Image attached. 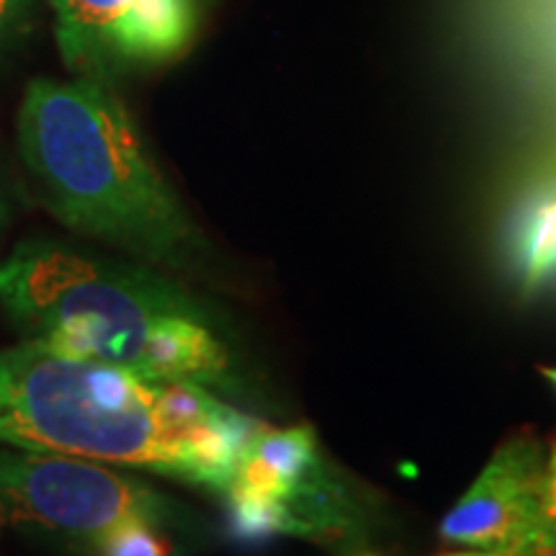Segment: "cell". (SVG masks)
<instances>
[{
    "mask_svg": "<svg viewBox=\"0 0 556 556\" xmlns=\"http://www.w3.org/2000/svg\"><path fill=\"white\" fill-rule=\"evenodd\" d=\"M255 422L197 381H160L34 340L0 351V446L148 469L222 492Z\"/></svg>",
    "mask_w": 556,
    "mask_h": 556,
    "instance_id": "obj_1",
    "label": "cell"
},
{
    "mask_svg": "<svg viewBox=\"0 0 556 556\" xmlns=\"http://www.w3.org/2000/svg\"><path fill=\"white\" fill-rule=\"evenodd\" d=\"M168 497L90 458L0 448V528L96 552L127 520L165 526Z\"/></svg>",
    "mask_w": 556,
    "mask_h": 556,
    "instance_id": "obj_4",
    "label": "cell"
},
{
    "mask_svg": "<svg viewBox=\"0 0 556 556\" xmlns=\"http://www.w3.org/2000/svg\"><path fill=\"white\" fill-rule=\"evenodd\" d=\"M539 554L556 556V443L548 446L544 486H541V526Z\"/></svg>",
    "mask_w": 556,
    "mask_h": 556,
    "instance_id": "obj_10",
    "label": "cell"
},
{
    "mask_svg": "<svg viewBox=\"0 0 556 556\" xmlns=\"http://www.w3.org/2000/svg\"><path fill=\"white\" fill-rule=\"evenodd\" d=\"M0 307L26 340L142 377L157 325L201 312L163 270L96 258L52 240H26L0 261Z\"/></svg>",
    "mask_w": 556,
    "mask_h": 556,
    "instance_id": "obj_3",
    "label": "cell"
},
{
    "mask_svg": "<svg viewBox=\"0 0 556 556\" xmlns=\"http://www.w3.org/2000/svg\"><path fill=\"white\" fill-rule=\"evenodd\" d=\"M29 0H0V50L18 29V21L24 16Z\"/></svg>",
    "mask_w": 556,
    "mask_h": 556,
    "instance_id": "obj_11",
    "label": "cell"
},
{
    "mask_svg": "<svg viewBox=\"0 0 556 556\" xmlns=\"http://www.w3.org/2000/svg\"><path fill=\"white\" fill-rule=\"evenodd\" d=\"M482 5L486 37L497 47H523L528 58L556 60V0H482Z\"/></svg>",
    "mask_w": 556,
    "mask_h": 556,
    "instance_id": "obj_8",
    "label": "cell"
},
{
    "mask_svg": "<svg viewBox=\"0 0 556 556\" xmlns=\"http://www.w3.org/2000/svg\"><path fill=\"white\" fill-rule=\"evenodd\" d=\"M546 227H548V235L556 240V204L546 208Z\"/></svg>",
    "mask_w": 556,
    "mask_h": 556,
    "instance_id": "obj_12",
    "label": "cell"
},
{
    "mask_svg": "<svg viewBox=\"0 0 556 556\" xmlns=\"http://www.w3.org/2000/svg\"><path fill=\"white\" fill-rule=\"evenodd\" d=\"M225 497L232 528L248 541L278 533L338 539L348 528L340 497L323 477L309 426L255 428Z\"/></svg>",
    "mask_w": 556,
    "mask_h": 556,
    "instance_id": "obj_5",
    "label": "cell"
},
{
    "mask_svg": "<svg viewBox=\"0 0 556 556\" xmlns=\"http://www.w3.org/2000/svg\"><path fill=\"white\" fill-rule=\"evenodd\" d=\"M96 556H170L168 541L160 536V526L148 520H127L116 526L96 546Z\"/></svg>",
    "mask_w": 556,
    "mask_h": 556,
    "instance_id": "obj_9",
    "label": "cell"
},
{
    "mask_svg": "<svg viewBox=\"0 0 556 556\" xmlns=\"http://www.w3.org/2000/svg\"><path fill=\"white\" fill-rule=\"evenodd\" d=\"M16 127L26 170L62 225L157 270L189 263L197 229L111 83L31 80Z\"/></svg>",
    "mask_w": 556,
    "mask_h": 556,
    "instance_id": "obj_2",
    "label": "cell"
},
{
    "mask_svg": "<svg viewBox=\"0 0 556 556\" xmlns=\"http://www.w3.org/2000/svg\"><path fill=\"white\" fill-rule=\"evenodd\" d=\"M539 371H541V377L548 381V384L556 387V366H541Z\"/></svg>",
    "mask_w": 556,
    "mask_h": 556,
    "instance_id": "obj_13",
    "label": "cell"
},
{
    "mask_svg": "<svg viewBox=\"0 0 556 556\" xmlns=\"http://www.w3.org/2000/svg\"><path fill=\"white\" fill-rule=\"evenodd\" d=\"M548 446L507 438L441 523V539L486 556H541V486Z\"/></svg>",
    "mask_w": 556,
    "mask_h": 556,
    "instance_id": "obj_7",
    "label": "cell"
},
{
    "mask_svg": "<svg viewBox=\"0 0 556 556\" xmlns=\"http://www.w3.org/2000/svg\"><path fill=\"white\" fill-rule=\"evenodd\" d=\"M67 70L111 83L124 73L163 67L189 52L199 26L197 0H47Z\"/></svg>",
    "mask_w": 556,
    "mask_h": 556,
    "instance_id": "obj_6",
    "label": "cell"
}]
</instances>
